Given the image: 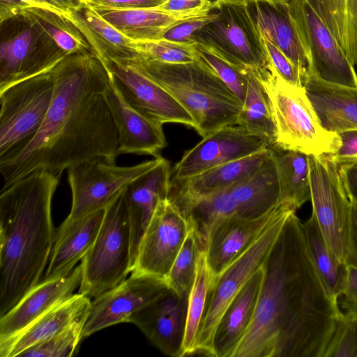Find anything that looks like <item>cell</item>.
I'll return each mask as SVG.
<instances>
[{
    "label": "cell",
    "mask_w": 357,
    "mask_h": 357,
    "mask_svg": "<svg viewBox=\"0 0 357 357\" xmlns=\"http://www.w3.org/2000/svg\"><path fill=\"white\" fill-rule=\"evenodd\" d=\"M26 6L29 7H35L39 8L43 10H47L50 12L54 13L59 15L63 16L64 17H67L70 13H65V12L58 9L57 8L53 6L48 2L45 0H20Z\"/></svg>",
    "instance_id": "f5cc1de1"
},
{
    "label": "cell",
    "mask_w": 357,
    "mask_h": 357,
    "mask_svg": "<svg viewBox=\"0 0 357 357\" xmlns=\"http://www.w3.org/2000/svg\"><path fill=\"white\" fill-rule=\"evenodd\" d=\"M305 89L328 130H357V89L324 82L309 74Z\"/></svg>",
    "instance_id": "484cf974"
},
{
    "label": "cell",
    "mask_w": 357,
    "mask_h": 357,
    "mask_svg": "<svg viewBox=\"0 0 357 357\" xmlns=\"http://www.w3.org/2000/svg\"><path fill=\"white\" fill-rule=\"evenodd\" d=\"M252 4L254 12L251 15L258 33L275 45L298 68L308 72L307 58L286 3Z\"/></svg>",
    "instance_id": "4316f807"
},
{
    "label": "cell",
    "mask_w": 357,
    "mask_h": 357,
    "mask_svg": "<svg viewBox=\"0 0 357 357\" xmlns=\"http://www.w3.org/2000/svg\"><path fill=\"white\" fill-rule=\"evenodd\" d=\"M352 203L349 245L345 263L357 266V203Z\"/></svg>",
    "instance_id": "681fc988"
},
{
    "label": "cell",
    "mask_w": 357,
    "mask_h": 357,
    "mask_svg": "<svg viewBox=\"0 0 357 357\" xmlns=\"http://www.w3.org/2000/svg\"><path fill=\"white\" fill-rule=\"evenodd\" d=\"M133 54L146 60L168 64L194 63L195 40L193 43H174L166 40H132Z\"/></svg>",
    "instance_id": "d590c367"
},
{
    "label": "cell",
    "mask_w": 357,
    "mask_h": 357,
    "mask_svg": "<svg viewBox=\"0 0 357 357\" xmlns=\"http://www.w3.org/2000/svg\"><path fill=\"white\" fill-rule=\"evenodd\" d=\"M218 6L221 5L248 6L256 2L271 1L270 0H214Z\"/></svg>",
    "instance_id": "db71d44e"
},
{
    "label": "cell",
    "mask_w": 357,
    "mask_h": 357,
    "mask_svg": "<svg viewBox=\"0 0 357 357\" xmlns=\"http://www.w3.org/2000/svg\"><path fill=\"white\" fill-rule=\"evenodd\" d=\"M171 172L169 162L162 158L157 165L134 179L124 189L131 229L132 267L141 239L153 215L160 202L169 197Z\"/></svg>",
    "instance_id": "44dd1931"
},
{
    "label": "cell",
    "mask_w": 357,
    "mask_h": 357,
    "mask_svg": "<svg viewBox=\"0 0 357 357\" xmlns=\"http://www.w3.org/2000/svg\"><path fill=\"white\" fill-rule=\"evenodd\" d=\"M218 7L211 0H162L151 8L170 14L201 15Z\"/></svg>",
    "instance_id": "ee69618b"
},
{
    "label": "cell",
    "mask_w": 357,
    "mask_h": 357,
    "mask_svg": "<svg viewBox=\"0 0 357 357\" xmlns=\"http://www.w3.org/2000/svg\"><path fill=\"white\" fill-rule=\"evenodd\" d=\"M191 227L169 198L162 200L143 234L130 273L166 280Z\"/></svg>",
    "instance_id": "5bb4252c"
},
{
    "label": "cell",
    "mask_w": 357,
    "mask_h": 357,
    "mask_svg": "<svg viewBox=\"0 0 357 357\" xmlns=\"http://www.w3.org/2000/svg\"><path fill=\"white\" fill-rule=\"evenodd\" d=\"M167 288L165 280L130 273L119 285L91 301L84 326V338L105 328L128 323L136 312Z\"/></svg>",
    "instance_id": "2e32d148"
},
{
    "label": "cell",
    "mask_w": 357,
    "mask_h": 357,
    "mask_svg": "<svg viewBox=\"0 0 357 357\" xmlns=\"http://www.w3.org/2000/svg\"><path fill=\"white\" fill-rule=\"evenodd\" d=\"M1 22L20 14L22 8L26 6L20 0H1Z\"/></svg>",
    "instance_id": "816d5d0a"
},
{
    "label": "cell",
    "mask_w": 357,
    "mask_h": 357,
    "mask_svg": "<svg viewBox=\"0 0 357 357\" xmlns=\"http://www.w3.org/2000/svg\"><path fill=\"white\" fill-rule=\"evenodd\" d=\"M340 172L349 199L357 203V162L340 166Z\"/></svg>",
    "instance_id": "c3c4849f"
},
{
    "label": "cell",
    "mask_w": 357,
    "mask_h": 357,
    "mask_svg": "<svg viewBox=\"0 0 357 357\" xmlns=\"http://www.w3.org/2000/svg\"><path fill=\"white\" fill-rule=\"evenodd\" d=\"M61 174L36 170L0 195V317L40 282L55 241L52 202Z\"/></svg>",
    "instance_id": "3957f363"
},
{
    "label": "cell",
    "mask_w": 357,
    "mask_h": 357,
    "mask_svg": "<svg viewBox=\"0 0 357 357\" xmlns=\"http://www.w3.org/2000/svg\"><path fill=\"white\" fill-rule=\"evenodd\" d=\"M102 65L124 100L135 109L162 124L175 123L194 128L188 112L129 56L109 54Z\"/></svg>",
    "instance_id": "7c38bea8"
},
{
    "label": "cell",
    "mask_w": 357,
    "mask_h": 357,
    "mask_svg": "<svg viewBox=\"0 0 357 357\" xmlns=\"http://www.w3.org/2000/svg\"><path fill=\"white\" fill-rule=\"evenodd\" d=\"M272 147L229 162L192 177L171 181L168 198L175 204L225 190L257 172L273 155Z\"/></svg>",
    "instance_id": "7402d4cb"
},
{
    "label": "cell",
    "mask_w": 357,
    "mask_h": 357,
    "mask_svg": "<svg viewBox=\"0 0 357 357\" xmlns=\"http://www.w3.org/2000/svg\"><path fill=\"white\" fill-rule=\"evenodd\" d=\"M347 57L357 66V0H345Z\"/></svg>",
    "instance_id": "f6af8a7d"
},
{
    "label": "cell",
    "mask_w": 357,
    "mask_h": 357,
    "mask_svg": "<svg viewBox=\"0 0 357 357\" xmlns=\"http://www.w3.org/2000/svg\"><path fill=\"white\" fill-rule=\"evenodd\" d=\"M271 147L263 138L238 125L219 128L185 151L172 168L171 181H180L216 166L245 158Z\"/></svg>",
    "instance_id": "9a60e30c"
},
{
    "label": "cell",
    "mask_w": 357,
    "mask_h": 357,
    "mask_svg": "<svg viewBox=\"0 0 357 357\" xmlns=\"http://www.w3.org/2000/svg\"><path fill=\"white\" fill-rule=\"evenodd\" d=\"M124 189L105 206L98 236L80 262L78 293L91 298L119 285L132 271L131 229Z\"/></svg>",
    "instance_id": "8992f818"
},
{
    "label": "cell",
    "mask_w": 357,
    "mask_h": 357,
    "mask_svg": "<svg viewBox=\"0 0 357 357\" xmlns=\"http://www.w3.org/2000/svg\"><path fill=\"white\" fill-rule=\"evenodd\" d=\"M202 248L192 227L166 279L169 287L180 296H189L195 280L197 261Z\"/></svg>",
    "instance_id": "e575fe53"
},
{
    "label": "cell",
    "mask_w": 357,
    "mask_h": 357,
    "mask_svg": "<svg viewBox=\"0 0 357 357\" xmlns=\"http://www.w3.org/2000/svg\"><path fill=\"white\" fill-rule=\"evenodd\" d=\"M218 17L193 36L216 49L232 64L248 72L264 68L267 61L248 6L221 5Z\"/></svg>",
    "instance_id": "4fadbf2b"
},
{
    "label": "cell",
    "mask_w": 357,
    "mask_h": 357,
    "mask_svg": "<svg viewBox=\"0 0 357 357\" xmlns=\"http://www.w3.org/2000/svg\"><path fill=\"white\" fill-rule=\"evenodd\" d=\"M211 282L206 250L202 248L197 261L196 277L188 296L186 324L181 357L196 354L197 337Z\"/></svg>",
    "instance_id": "1f68e13d"
},
{
    "label": "cell",
    "mask_w": 357,
    "mask_h": 357,
    "mask_svg": "<svg viewBox=\"0 0 357 357\" xmlns=\"http://www.w3.org/2000/svg\"><path fill=\"white\" fill-rule=\"evenodd\" d=\"M259 38L262 52L270 67L287 82L296 86L305 87L309 76L308 72L303 71L295 66L268 40L259 34Z\"/></svg>",
    "instance_id": "ab89813d"
},
{
    "label": "cell",
    "mask_w": 357,
    "mask_h": 357,
    "mask_svg": "<svg viewBox=\"0 0 357 357\" xmlns=\"http://www.w3.org/2000/svg\"><path fill=\"white\" fill-rule=\"evenodd\" d=\"M308 161L312 214L329 248L345 263L352 203L346 192L340 166L331 155H308Z\"/></svg>",
    "instance_id": "9c48e42d"
},
{
    "label": "cell",
    "mask_w": 357,
    "mask_h": 357,
    "mask_svg": "<svg viewBox=\"0 0 357 357\" xmlns=\"http://www.w3.org/2000/svg\"><path fill=\"white\" fill-rule=\"evenodd\" d=\"M324 357H357V319L339 316Z\"/></svg>",
    "instance_id": "60d3db41"
},
{
    "label": "cell",
    "mask_w": 357,
    "mask_h": 357,
    "mask_svg": "<svg viewBox=\"0 0 357 357\" xmlns=\"http://www.w3.org/2000/svg\"><path fill=\"white\" fill-rule=\"evenodd\" d=\"M336 305L340 315L357 319V266L347 265L346 280Z\"/></svg>",
    "instance_id": "7bdbcfd3"
},
{
    "label": "cell",
    "mask_w": 357,
    "mask_h": 357,
    "mask_svg": "<svg viewBox=\"0 0 357 357\" xmlns=\"http://www.w3.org/2000/svg\"><path fill=\"white\" fill-rule=\"evenodd\" d=\"M248 73L247 93L237 125L249 133L263 138L273 147L275 142L276 130L268 98L257 77L250 71Z\"/></svg>",
    "instance_id": "4dcf8cb0"
},
{
    "label": "cell",
    "mask_w": 357,
    "mask_h": 357,
    "mask_svg": "<svg viewBox=\"0 0 357 357\" xmlns=\"http://www.w3.org/2000/svg\"><path fill=\"white\" fill-rule=\"evenodd\" d=\"M54 91L36 135L0 160L3 188L36 170L61 174L86 160L116 163L119 135L105 91L109 73L88 56L63 60L53 68Z\"/></svg>",
    "instance_id": "7a4b0ae2"
},
{
    "label": "cell",
    "mask_w": 357,
    "mask_h": 357,
    "mask_svg": "<svg viewBox=\"0 0 357 357\" xmlns=\"http://www.w3.org/2000/svg\"><path fill=\"white\" fill-rule=\"evenodd\" d=\"M273 150L279 185L278 202L287 203L297 210L310 200L308 155Z\"/></svg>",
    "instance_id": "f546056e"
},
{
    "label": "cell",
    "mask_w": 357,
    "mask_h": 357,
    "mask_svg": "<svg viewBox=\"0 0 357 357\" xmlns=\"http://www.w3.org/2000/svg\"><path fill=\"white\" fill-rule=\"evenodd\" d=\"M53 6L66 13H78L89 6V0H45Z\"/></svg>",
    "instance_id": "f907efd6"
},
{
    "label": "cell",
    "mask_w": 357,
    "mask_h": 357,
    "mask_svg": "<svg viewBox=\"0 0 357 357\" xmlns=\"http://www.w3.org/2000/svg\"><path fill=\"white\" fill-rule=\"evenodd\" d=\"M105 208L56 230L55 241L43 280L69 274L92 247L100 230Z\"/></svg>",
    "instance_id": "cb8c5ba5"
},
{
    "label": "cell",
    "mask_w": 357,
    "mask_h": 357,
    "mask_svg": "<svg viewBox=\"0 0 357 357\" xmlns=\"http://www.w3.org/2000/svg\"><path fill=\"white\" fill-rule=\"evenodd\" d=\"M341 146L337 152L331 155L339 165H351L357 162V130H347L339 133Z\"/></svg>",
    "instance_id": "bcb514c9"
},
{
    "label": "cell",
    "mask_w": 357,
    "mask_h": 357,
    "mask_svg": "<svg viewBox=\"0 0 357 357\" xmlns=\"http://www.w3.org/2000/svg\"><path fill=\"white\" fill-rule=\"evenodd\" d=\"M20 14L50 37L66 54L89 48L80 31L67 18L39 8L24 6Z\"/></svg>",
    "instance_id": "d6a6232c"
},
{
    "label": "cell",
    "mask_w": 357,
    "mask_h": 357,
    "mask_svg": "<svg viewBox=\"0 0 357 357\" xmlns=\"http://www.w3.org/2000/svg\"><path fill=\"white\" fill-rule=\"evenodd\" d=\"M253 73L270 102L276 130L273 148L314 156L333 155L337 152L341 146L339 133L322 126L305 87L287 82L268 63Z\"/></svg>",
    "instance_id": "5b68a950"
},
{
    "label": "cell",
    "mask_w": 357,
    "mask_h": 357,
    "mask_svg": "<svg viewBox=\"0 0 357 357\" xmlns=\"http://www.w3.org/2000/svg\"><path fill=\"white\" fill-rule=\"evenodd\" d=\"M271 1H275V2H280V1H284L287 0H270Z\"/></svg>",
    "instance_id": "11a10c76"
},
{
    "label": "cell",
    "mask_w": 357,
    "mask_h": 357,
    "mask_svg": "<svg viewBox=\"0 0 357 357\" xmlns=\"http://www.w3.org/2000/svg\"><path fill=\"white\" fill-rule=\"evenodd\" d=\"M307 1L347 55L345 0Z\"/></svg>",
    "instance_id": "f35d334b"
},
{
    "label": "cell",
    "mask_w": 357,
    "mask_h": 357,
    "mask_svg": "<svg viewBox=\"0 0 357 357\" xmlns=\"http://www.w3.org/2000/svg\"><path fill=\"white\" fill-rule=\"evenodd\" d=\"M91 298L79 293L56 305L19 333L0 340V356L15 357L66 329L88 314Z\"/></svg>",
    "instance_id": "603a6c76"
},
{
    "label": "cell",
    "mask_w": 357,
    "mask_h": 357,
    "mask_svg": "<svg viewBox=\"0 0 357 357\" xmlns=\"http://www.w3.org/2000/svg\"><path fill=\"white\" fill-rule=\"evenodd\" d=\"M195 40V61L220 78L243 103L248 86V73L232 64L211 45Z\"/></svg>",
    "instance_id": "836d02e7"
},
{
    "label": "cell",
    "mask_w": 357,
    "mask_h": 357,
    "mask_svg": "<svg viewBox=\"0 0 357 357\" xmlns=\"http://www.w3.org/2000/svg\"><path fill=\"white\" fill-rule=\"evenodd\" d=\"M303 231L317 275L329 297L336 304L346 280L347 265L329 248L312 214L303 222Z\"/></svg>",
    "instance_id": "f1b7e54d"
},
{
    "label": "cell",
    "mask_w": 357,
    "mask_h": 357,
    "mask_svg": "<svg viewBox=\"0 0 357 357\" xmlns=\"http://www.w3.org/2000/svg\"><path fill=\"white\" fill-rule=\"evenodd\" d=\"M52 70L0 91V160L20 151L40 128L53 98Z\"/></svg>",
    "instance_id": "ba28073f"
},
{
    "label": "cell",
    "mask_w": 357,
    "mask_h": 357,
    "mask_svg": "<svg viewBox=\"0 0 357 357\" xmlns=\"http://www.w3.org/2000/svg\"><path fill=\"white\" fill-rule=\"evenodd\" d=\"M284 202H278L266 213L245 218L234 213L219 220L212 228L206 244L211 280L221 274L264 231Z\"/></svg>",
    "instance_id": "ac0fdd59"
},
{
    "label": "cell",
    "mask_w": 357,
    "mask_h": 357,
    "mask_svg": "<svg viewBox=\"0 0 357 357\" xmlns=\"http://www.w3.org/2000/svg\"><path fill=\"white\" fill-rule=\"evenodd\" d=\"M82 268L79 264L69 274L43 280L6 314L0 317V340L10 337L44 314L70 298L79 287Z\"/></svg>",
    "instance_id": "ffe728a7"
},
{
    "label": "cell",
    "mask_w": 357,
    "mask_h": 357,
    "mask_svg": "<svg viewBox=\"0 0 357 357\" xmlns=\"http://www.w3.org/2000/svg\"><path fill=\"white\" fill-rule=\"evenodd\" d=\"M188 300L169 287L136 312L128 323L135 325L163 354L181 357Z\"/></svg>",
    "instance_id": "e0dca14e"
},
{
    "label": "cell",
    "mask_w": 357,
    "mask_h": 357,
    "mask_svg": "<svg viewBox=\"0 0 357 357\" xmlns=\"http://www.w3.org/2000/svg\"><path fill=\"white\" fill-rule=\"evenodd\" d=\"M129 56L188 112L194 128L202 137L222 127L237 125L243 103L220 78L197 61L168 64L135 54Z\"/></svg>",
    "instance_id": "277c9868"
},
{
    "label": "cell",
    "mask_w": 357,
    "mask_h": 357,
    "mask_svg": "<svg viewBox=\"0 0 357 357\" xmlns=\"http://www.w3.org/2000/svg\"><path fill=\"white\" fill-rule=\"evenodd\" d=\"M92 7L119 31L135 40H155L164 29L169 26L204 15L170 14L155 10L151 7L129 8Z\"/></svg>",
    "instance_id": "83f0119b"
},
{
    "label": "cell",
    "mask_w": 357,
    "mask_h": 357,
    "mask_svg": "<svg viewBox=\"0 0 357 357\" xmlns=\"http://www.w3.org/2000/svg\"><path fill=\"white\" fill-rule=\"evenodd\" d=\"M296 210L284 203L261 234L221 274L211 282L197 337L196 354L213 356L217 326L228 305L264 264L289 215Z\"/></svg>",
    "instance_id": "52a82bcc"
},
{
    "label": "cell",
    "mask_w": 357,
    "mask_h": 357,
    "mask_svg": "<svg viewBox=\"0 0 357 357\" xmlns=\"http://www.w3.org/2000/svg\"><path fill=\"white\" fill-rule=\"evenodd\" d=\"M162 158L160 155L129 167L117 166L116 163L96 158L68 168L72 203L70 213L61 225H67L105 208L118 192L157 165Z\"/></svg>",
    "instance_id": "30bf717a"
},
{
    "label": "cell",
    "mask_w": 357,
    "mask_h": 357,
    "mask_svg": "<svg viewBox=\"0 0 357 357\" xmlns=\"http://www.w3.org/2000/svg\"><path fill=\"white\" fill-rule=\"evenodd\" d=\"M262 266L252 321L231 357H324L340 314L317 275L296 211Z\"/></svg>",
    "instance_id": "6da1fadb"
},
{
    "label": "cell",
    "mask_w": 357,
    "mask_h": 357,
    "mask_svg": "<svg viewBox=\"0 0 357 357\" xmlns=\"http://www.w3.org/2000/svg\"><path fill=\"white\" fill-rule=\"evenodd\" d=\"M264 276L261 266L234 297L217 326L213 357H231L245 335L255 315Z\"/></svg>",
    "instance_id": "d4e9b609"
},
{
    "label": "cell",
    "mask_w": 357,
    "mask_h": 357,
    "mask_svg": "<svg viewBox=\"0 0 357 357\" xmlns=\"http://www.w3.org/2000/svg\"><path fill=\"white\" fill-rule=\"evenodd\" d=\"M284 2L305 52L308 73L326 82L357 89L354 66L308 1Z\"/></svg>",
    "instance_id": "8fae6325"
},
{
    "label": "cell",
    "mask_w": 357,
    "mask_h": 357,
    "mask_svg": "<svg viewBox=\"0 0 357 357\" xmlns=\"http://www.w3.org/2000/svg\"><path fill=\"white\" fill-rule=\"evenodd\" d=\"M86 315L50 339L28 348L19 356L23 357H70L78 351L84 338L83 330Z\"/></svg>",
    "instance_id": "8d00e7d4"
},
{
    "label": "cell",
    "mask_w": 357,
    "mask_h": 357,
    "mask_svg": "<svg viewBox=\"0 0 357 357\" xmlns=\"http://www.w3.org/2000/svg\"><path fill=\"white\" fill-rule=\"evenodd\" d=\"M109 76L105 94L118 131L119 154H145L154 158L160 155V151L167 146L163 124L128 104L109 73Z\"/></svg>",
    "instance_id": "d6986e66"
},
{
    "label": "cell",
    "mask_w": 357,
    "mask_h": 357,
    "mask_svg": "<svg viewBox=\"0 0 357 357\" xmlns=\"http://www.w3.org/2000/svg\"><path fill=\"white\" fill-rule=\"evenodd\" d=\"M218 15V12H209L180 22L164 29L156 39L166 40L174 43H193L195 40L192 38L195 34L205 26L215 20Z\"/></svg>",
    "instance_id": "b9f144b4"
},
{
    "label": "cell",
    "mask_w": 357,
    "mask_h": 357,
    "mask_svg": "<svg viewBox=\"0 0 357 357\" xmlns=\"http://www.w3.org/2000/svg\"><path fill=\"white\" fill-rule=\"evenodd\" d=\"M83 19L96 38L108 47L109 54H133L132 39L105 20L93 7L88 6L84 9Z\"/></svg>",
    "instance_id": "74e56055"
},
{
    "label": "cell",
    "mask_w": 357,
    "mask_h": 357,
    "mask_svg": "<svg viewBox=\"0 0 357 357\" xmlns=\"http://www.w3.org/2000/svg\"><path fill=\"white\" fill-rule=\"evenodd\" d=\"M162 0H89V6L117 8H149L158 5Z\"/></svg>",
    "instance_id": "7dc6e473"
}]
</instances>
